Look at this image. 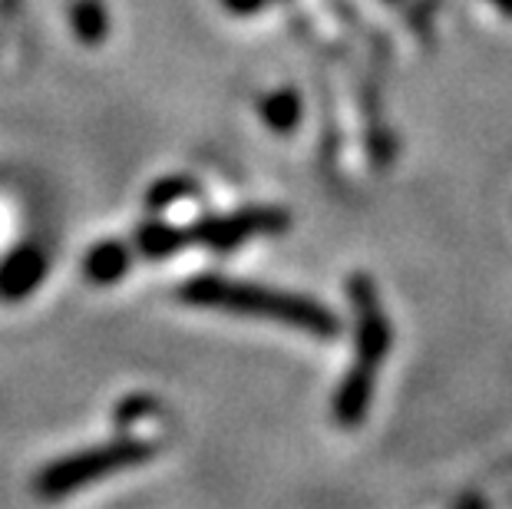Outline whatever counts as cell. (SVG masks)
<instances>
[{
	"label": "cell",
	"instance_id": "1",
	"mask_svg": "<svg viewBox=\"0 0 512 509\" xmlns=\"http://www.w3.org/2000/svg\"><path fill=\"white\" fill-rule=\"evenodd\" d=\"M179 301L195 308H219V311L248 314V318H268L324 341L337 338L344 328L341 318L328 305H321V301H314L308 295H294V291H278V288L252 285V281H235L222 275H199L185 281L179 288Z\"/></svg>",
	"mask_w": 512,
	"mask_h": 509
},
{
	"label": "cell",
	"instance_id": "2",
	"mask_svg": "<svg viewBox=\"0 0 512 509\" xmlns=\"http://www.w3.org/2000/svg\"><path fill=\"white\" fill-rule=\"evenodd\" d=\"M152 457H156V443L149 440H136V437L106 440L100 447L70 453V457H60L50 467H43L34 480V493L43 496V500H57V496L83 490V486H90L100 476L139 467V463H146Z\"/></svg>",
	"mask_w": 512,
	"mask_h": 509
},
{
	"label": "cell",
	"instance_id": "3",
	"mask_svg": "<svg viewBox=\"0 0 512 509\" xmlns=\"http://www.w3.org/2000/svg\"><path fill=\"white\" fill-rule=\"evenodd\" d=\"M288 229H291L288 209H278V205H248V209L228 215L199 219L189 229V238L192 245L212 248V252H232V248L245 245L255 235H281Z\"/></svg>",
	"mask_w": 512,
	"mask_h": 509
},
{
	"label": "cell",
	"instance_id": "4",
	"mask_svg": "<svg viewBox=\"0 0 512 509\" xmlns=\"http://www.w3.org/2000/svg\"><path fill=\"white\" fill-rule=\"evenodd\" d=\"M347 295L354 305V364H364L370 371H377L387 361L390 344H394V328H390L384 308H380L377 288L370 275L357 272L347 281Z\"/></svg>",
	"mask_w": 512,
	"mask_h": 509
},
{
	"label": "cell",
	"instance_id": "5",
	"mask_svg": "<svg viewBox=\"0 0 512 509\" xmlns=\"http://www.w3.org/2000/svg\"><path fill=\"white\" fill-rule=\"evenodd\" d=\"M43 275H47V255H43L40 245L27 242L14 248L4 258V265H0V298L4 301L27 298L43 281Z\"/></svg>",
	"mask_w": 512,
	"mask_h": 509
},
{
	"label": "cell",
	"instance_id": "6",
	"mask_svg": "<svg viewBox=\"0 0 512 509\" xmlns=\"http://www.w3.org/2000/svg\"><path fill=\"white\" fill-rule=\"evenodd\" d=\"M374 384H377V371H370L364 364H351V371H347L341 387L334 391L331 414L337 424L347 430L364 424L370 414V400H374Z\"/></svg>",
	"mask_w": 512,
	"mask_h": 509
},
{
	"label": "cell",
	"instance_id": "7",
	"mask_svg": "<svg viewBox=\"0 0 512 509\" xmlns=\"http://www.w3.org/2000/svg\"><path fill=\"white\" fill-rule=\"evenodd\" d=\"M129 262H133V252H129L126 242H116V238H106V242L93 245L83 258V275L90 285H116L119 278L129 272Z\"/></svg>",
	"mask_w": 512,
	"mask_h": 509
},
{
	"label": "cell",
	"instance_id": "8",
	"mask_svg": "<svg viewBox=\"0 0 512 509\" xmlns=\"http://www.w3.org/2000/svg\"><path fill=\"white\" fill-rule=\"evenodd\" d=\"M189 245H192L189 229H179V225L149 219L136 229V248H139V255H146V258H169Z\"/></svg>",
	"mask_w": 512,
	"mask_h": 509
},
{
	"label": "cell",
	"instance_id": "9",
	"mask_svg": "<svg viewBox=\"0 0 512 509\" xmlns=\"http://www.w3.org/2000/svg\"><path fill=\"white\" fill-rule=\"evenodd\" d=\"M301 93L285 86V90H275L268 93L265 100H261V119H265L268 129H275V133H291L294 126L301 123Z\"/></svg>",
	"mask_w": 512,
	"mask_h": 509
},
{
	"label": "cell",
	"instance_id": "10",
	"mask_svg": "<svg viewBox=\"0 0 512 509\" xmlns=\"http://www.w3.org/2000/svg\"><path fill=\"white\" fill-rule=\"evenodd\" d=\"M73 30L86 47H96V43L106 40V30H110V20H106V10L100 0H76L73 4Z\"/></svg>",
	"mask_w": 512,
	"mask_h": 509
},
{
	"label": "cell",
	"instance_id": "11",
	"mask_svg": "<svg viewBox=\"0 0 512 509\" xmlns=\"http://www.w3.org/2000/svg\"><path fill=\"white\" fill-rule=\"evenodd\" d=\"M199 192V182L192 176H166L159 182H152L149 192H146V209L149 212H159V209H169L172 202L179 199H192Z\"/></svg>",
	"mask_w": 512,
	"mask_h": 509
},
{
	"label": "cell",
	"instance_id": "12",
	"mask_svg": "<svg viewBox=\"0 0 512 509\" xmlns=\"http://www.w3.org/2000/svg\"><path fill=\"white\" fill-rule=\"evenodd\" d=\"M156 410V400H149V397H126L123 404L116 407V424L119 427H129V424H136L139 417H146Z\"/></svg>",
	"mask_w": 512,
	"mask_h": 509
},
{
	"label": "cell",
	"instance_id": "13",
	"mask_svg": "<svg viewBox=\"0 0 512 509\" xmlns=\"http://www.w3.org/2000/svg\"><path fill=\"white\" fill-rule=\"evenodd\" d=\"M271 4V0H222V7L228 10V14L235 17H252V14H261Z\"/></svg>",
	"mask_w": 512,
	"mask_h": 509
},
{
	"label": "cell",
	"instance_id": "14",
	"mask_svg": "<svg viewBox=\"0 0 512 509\" xmlns=\"http://www.w3.org/2000/svg\"><path fill=\"white\" fill-rule=\"evenodd\" d=\"M493 4H496L499 10H503V14H509V17H512V0H493Z\"/></svg>",
	"mask_w": 512,
	"mask_h": 509
}]
</instances>
